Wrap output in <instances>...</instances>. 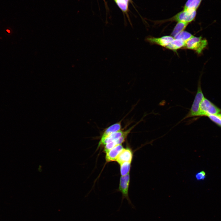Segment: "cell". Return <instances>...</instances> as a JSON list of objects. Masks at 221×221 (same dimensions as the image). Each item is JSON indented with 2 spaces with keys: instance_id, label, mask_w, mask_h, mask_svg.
Instances as JSON below:
<instances>
[{
  "instance_id": "17",
  "label": "cell",
  "mask_w": 221,
  "mask_h": 221,
  "mask_svg": "<svg viewBox=\"0 0 221 221\" xmlns=\"http://www.w3.org/2000/svg\"><path fill=\"white\" fill-rule=\"evenodd\" d=\"M121 9L124 12H126L128 8V2L125 0H114Z\"/></svg>"
},
{
  "instance_id": "1",
  "label": "cell",
  "mask_w": 221,
  "mask_h": 221,
  "mask_svg": "<svg viewBox=\"0 0 221 221\" xmlns=\"http://www.w3.org/2000/svg\"><path fill=\"white\" fill-rule=\"evenodd\" d=\"M197 11L192 10H183L171 18L162 20L155 21L157 24H161L169 21L177 22H183L190 23L195 20Z\"/></svg>"
},
{
  "instance_id": "19",
  "label": "cell",
  "mask_w": 221,
  "mask_h": 221,
  "mask_svg": "<svg viewBox=\"0 0 221 221\" xmlns=\"http://www.w3.org/2000/svg\"><path fill=\"white\" fill-rule=\"evenodd\" d=\"M125 0L126 1V2H128V1H129V0Z\"/></svg>"
},
{
  "instance_id": "8",
  "label": "cell",
  "mask_w": 221,
  "mask_h": 221,
  "mask_svg": "<svg viewBox=\"0 0 221 221\" xmlns=\"http://www.w3.org/2000/svg\"><path fill=\"white\" fill-rule=\"evenodd\" d=\"M133 153L130 148H124L117 157L116 161L119 164L126 162H131Z\"/></svg>"
},
{
  "instance_id": "7",
  "label": "cell",
  "mask_w": 221,
  "mask_h": 221,
  "mask_svg": "<svg viewBox=\"0 0 221 221\" xmlns=\"http://www.w3.org/2000/svg\"><path fill=\"white\" fill-rule=\"evenodd\" d=\"M124 148L122 144H120L116 146L106 153V162H109L116 161L117 157Z\"/></svg>"
},
{
  "instance_id": "11",
  "label": "cell",
  "mask_w": 221,
  "mask_h": 221,
  "mask_svg": "<svg viewBox=\"0 0 221 221\" xmlns=\"http://www.w3.org/2000/svg\"><path fill=\"white\" fill-rule=\"evenodd\" d=\"M185 43L182 40L175 38L165 48L176 52L177 50L184 48Z\"/></svg>"
},
{
  "instance_id": "12",
  "label": "cell",
  "mask_w": 221,
  "mask_h": 221,
  "mask_svg": "<svg viewBox=\"0 0 221 221\" xmlns=\"http://www.w3.org/2000/svg\"><path fill=\"white\" fill-rule=\"evenodd\" d=\"M202 0H188L183 7V10H197Z\"/></svg>"
},
{
  "instance_id": "18",
  "label": "cell",
  "mask_w": 221,
  "mask_h": 221,
  "mask_svg": "<svg viewBox=\"0 0 221 221\" xmlns=\"http://www.w3.org/2000/svg\"><path fill=\"white\" fill-rule=\"evenodd\" d=\"M195 177L198 180H204L206 177V173L204 171H200L196 174Z\"/></svg>"
},
{
  "instance_id": "2",
  "label": "cell",
  "mask_w": 221,
  "mask_h": 221,
  "mask_svg": "<svg viewBox=\"0 0 221 221\" xmlns=\"http://www.w3.org/2000/svg\"><path fill=\"white\" fill-rule=\"evenodd\" d=\"M204 97L200 80L198 82L197 92L191 108L182 120L191 117H200V105Z\"/></svg>"
},
{
  "instance_id": "20",
  "label": "cell",
  "mask_w": 221,
  "mask_h": 221,
  "mask_svg": "<svg viewBox=\"0 0 221 221\" xmlns=\"http://www.w3.org/2000/svg\"><path fill=\"white\" fill-rule=\"evenodd\" d=\"M219 114L221 117V113H219Z\"/></svg>"
},
{
  "instance_id": "14",
  "label": "cell",
  "mask_w": 221,
  "mask_h": 221,
  "mask_svg": "<svg viewBox=\"0 0 221 221\" xmlns=\"http://www.w3.org/2000/svg\"><path fill=\"white\" fill-rule=\"evenodd\" d=\"M193 36L190 33L184 30L177 34L174 37L176 39L180 40L186 42Z\"/></svg>"
},
{
  "instance_id": "10",
  "label": "cell",
  "mask_w": 221,
  "mask_h": 221,
  "mask_svg": "<svg viewBox=\"0 0 221 221\" xmlns=\"http://www.w3.org/2000/svg\"><path fill=\"white\" fill-rule=\"evenodd\" d=\"M122 120H121L106 128L103 131L101 139L104 138L110 134L121 129Z\"/></svg>"
},
{
  "instance_id": "5",
  "label": "cell",
  "mask_w": 221,
  "mask_h": 221,
  "mask_svg": "<svg viewBox=\"0 0 221 221\" xmlns=\"http://www.w3.org/2000/svg\"><path fill=\"white\" fill-rule=\"evenodd\" d=\"M130 183V175L129 173L127 174L121 176L120 179L119 190L122 194V203L124 199H126L128 204L132 208L135 209V207L132 203L128 195V190Z\"/></svg>"
},
{
  "instance_id": "16",
  "label": "cell",
  "mask_w": 221,
  "mask_h": 221,
  "mask_svg": "<svg viewBox=\"0 0 221 221\" xmlns=\"http://www.w3.org/2000/svg\"><path fill=\"white\" fill-rule=\"evenodd\" d=\"M213 122L221 127V117L219 113L215 115H210L207 116Z\"/></svg>"
},
{
  "instance_id": "13",
  "label": "cell",
  "mask_w": 221,
  "mask_h": 221,
  "mask_svg": "<svg viewBox=\"0 0 221 221\" xmlns=\"http://www.w3.org/2000/svg\"><path fill=\"white\" fill-rule=\"evenodd\" d=\"M189 24L183 22H177L171 33V36L174 37L179 33L184 30Z\"/></svg>"
},
{
  "instance_id": "4",
  "label": "cell",
  "mask_w": 221,
  "mask_h": 221,
  "mask_svg": "<svg viewBox=\"0 0 221 221\" xmlns=\"http://www.w3.org/2000/svg\"><path fill=\"white\" fill-rule=\"evenodd\" d=\"M221 113V109L207 98L204 97L200 106V117L207 116Z\"/></svg>"
},
{
  "instance_id": "6",
  "label": "cell",
  "mask_w": 221,
  "mask_h": 221,
  "mask_svg": "<svg viewBox=\"0 0 221 221\" xmlns=\"http://www.w3.org/2000/svg\"><path fill=\"white\" fill-rule=\"evenodd\" d=\"M174 39L172 36H165L158 37H148L146 40L151 44L156 45L166 48Z\"/></svg>"
},
{
  "instance_id": "9",
  "label": "cell",
  "mask_w": 221,
  "mask_h": 221,
  "mask_svg": "<svg viewBox=\"0 0 221 221\" xmlns=\"http://www.w3.org/2000/svg\"><path fill=\"white\" fill-rule=\"evenodd\" d=\"M123 130V129H121L117 132L110 134L104 138L101 139L98 144V148L102 145H105L107 143L116 140L119 138L124 133L125 131Z\"/></svg>"
},
{
  "instance_id": "3",
  "label": "cell",
  "mask_w": 221,
  "mask_h": 221,
  "mask_svg": "<svg viewBox=\"0 0 221 221\" xmlns=\"http://www.w3.org/2000/svg\"><path fill=\"white\" fill-rule=\"evenodd\" d=\"M207 45L208 42L206 39L201 36H193L186 42L184 48L193 50L199 55L202 53Z\"/></svg>"
},
{
  "instance_id": "15",
  "label": "cell",
  "mask_w": 221,
  "mask_h": 221,
  "mask_svg": "<svg viewBox=\"0 0 221 221\" xmlns=\"http://www.w3.org/2000/svg\"><path fill=\"white\" fill-rule=\"evenodd\" d=\"M131 162H126L119 164L120 172L121 176H125L130 173Z\"/></svg>"
}]
</instances>
